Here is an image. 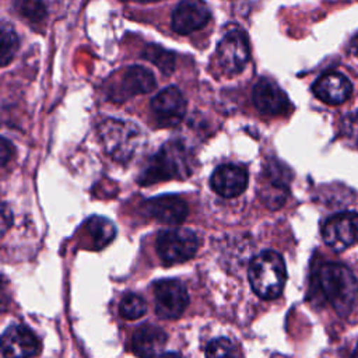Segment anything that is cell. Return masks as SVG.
Listing matches in <instances>:
<instances>
[{
	"label": "cell",
	"mask_w": 358,
	"mask_h": 358,
	"mask_svg": "<svg viewBox=\"0 0 358 358\" xmlns=\"http://www.w3.org/2000/svg\"><path fill=\"white\" fill-rule=\"evenodd\" d=\"M317 280L334 310L340 316H347L358 298V281L352 271L340 263H326L320 267Z\"/></svg>",
	"instance_id": "cell-1"
},
{
	"label": "cell",
	"mask_w": 358,
	"mask_h": 358,
	"mask_svg": "<svg viewBox=\"0 0 358 358\" xmlns=\"http://www.w3.org/2000/svg\"><path fill=\"white\" fill-rule=\"evenodd\" d=\"M190 165L187 150L178 141H169L147 161L137 180L141 186H148L155 182L185 178L192 172Z\"/></svg>",
	"instance_id": "cell-2"
},
{
	"label": "cell",
	"mask_w": 358,
	"mask_h": 358,
	"mask_svg": "<svg viewBox=\"0 0 358 358\" xmlns=\"http://www.w3.org/2000/svg\"><path fill=\"white\" fill-rule=\"evenodd\" d=\"M248 275L256 295L274 299L282 292L287 280L284 259L274 250H263L250 260Z\"/></svg>",
	"instance_id": "cell-3"
},
{
	"label": "cell",
	"mask_w": 358,
	"mask_h": 358,
	"mask_svg": "<svg viewBox=\"0 0 358 358\" xmlns=\"http://www.w3.org/2000/svg\"><path fill=\"white\" fill-rule=\"evenodd\" d=\"M99 138L103 150L115 161L127 162L144 144V134L129 120L106 119L99 124Z\"/></svg>",
	"instance_id": "cell-4"
},
{
	"label": "cell",
	"mask_w": 358,
	"mask_h": 358,
	"mask_svg": "<svg viewBox=\"0 0 358 358\" xmlns=\"http://www.w3.org/2000/svg\"><path fill=\"white\" fill-rule=\"evenodd\" d=\"M199 248L196 234L187 228L164 229L157 236V253L164 264L172 266L192 259Z\"/></svg>",
	"instance_id": "cell-5"
},
{
	"label": "cell",
	"mask_w": 358,
	"mask_h": 358,
	"mask_svg": "<svg viewBox=\"0 0 358 358\" xmlns=\"http://www.w3.org/2000/svg\"><path fill=\"white\" fill-rule=\"evenodd\" d=\"M155 313L161 319L179 317L189 303L187 289L179 280L164 278L154 284Z\"/></svg>",
	"instance_id": "cell-6"
},
{
	"label": "cell",
	"mask_w": 358,
	"mask_h": 358,
	"mask_svg": "<svg viewBox=\"0 0 358 358\" xmlns=\"http://www.w3.org/2000/svg\"><path fill=\"white\" fill-rule=\"evenodd\" d=\"M324 243L341 252L358 242V213L344 211L331 215L322 228Z\"/></svg>",
	"instance_id": "cell-7"
},
{
	"label": "cell",
	"mask_w": 358,
	"mask_h": 358,
	"mask_svg": "<svg viewBox=\"0 0 358 358\" xmlns=\"http://www.w3.org/2000/svg\"><path fill=\"white\" fill-rule=\"evenodd\" d=\"M220 67L229 74L241 73L249 60V45L246 35L239 28L229 29L217 46Z\"/></svg>",
	"instance_id": "cell-8"
},
{
	"label": "cell",
	"mask_w": 358,
	"mask_h": 358,
	"mask_svg": "<svg viewBox=\"0 0 358 358\" xmlns=\"http://www.w3.org/2000/svg\"><path fill=\"white\" fill-rule=\"evenodd\" d=\"M151 110L159 126H176L182 122L186 113L185 96L176 87L164 88L152 98Z\"/></svg>",
	"instance_id": "cell-9"
},
{
	"label": "cell",
	"mask_w": 358,
	"mask_h": 358,
	"mask_svg": "<svg viewBox=\"0 0 358 358\" xmlns=\"http://www.w3.org/2000/svg\"><path fill=\"white\" fill-rule=\"evenodd\" d=\"M253 103L266 116H282L291 109V102L285 92L268 78H260L255 84Z\"/></svg>",
	"instance_id": "cell-10"
},
{
	"label": "cell",
	"mask_w": 358,
	"mask_h": 358,
	"mask_svg": "<svg viewBox=\"0 0 358 358\" xmlns=\"http://www.w3.org/2000/svg\"><path fill=\"white\" fill-rule=\"evenodd\" d=\"M39 351V341L27 326L13 324L1 337V352L4 358H32Z\"/></svg>",
	"instance_id": "cell-11"
},
{
	"label": "cell",
	"mask_w": 358,
	"mask_h": 358,
	"mask_svg": "<svg viewBox=\"0 0 358 358\" xmlns=\"http://www.w3.org/2000/svg\"><path fill=\"white\" fill-rule=\"evenodd\" d=\"M210 20V10L203 0H182L172 13V29L187 35L203 28Z\"/></svg>",
	"instance_id": "cell-12"
},
{
	"label": "cell",
	"mask_w": 358,
	"mask_h": 358,
	"mask_svg": "<svg viewBox=\"0 0 358 358\" xmlns=\"http://www.w3.org/2000/svg\"><path fill=\"white\" fill-rule=\"evenodd\" d=\"M145 213L159 222L176 225L187 217V204L175 194H162L152 197L144 203Z\"/></svg>",
	"instance_id": "cell-13"
},
{
	"label": "cell",
	"mask_w": 358,
	"mask_h": 358,
	"mask_svg": "<svg viewBox=\"0 0 358 358\" xmlns=\"http://www.w3.org/2000/svg\"><path fill=\"white\" fill-rule=\"evenodd\" d=\"M213 190L222 197H236L248 187V172L234 164L220 165L211 175Z\"/></svg>",
	"instance_id": "cell-14"
},
{
	"label": "cell",
	"mask_w": 358,
	"mask_h": 358,
	"mask_svg": "<svg viewBox=\"0 0 358 358\" xmlns=\"http://www.w3.org/2000/svg\"><path fill=\"white\" fill-rule=\"evenodd\" d=\"M313 92L324 103L340 105L350 98L352 85L344 74L338 71H327L315 81Z\"/></svg>",
	"instance_id": "cell-15"
},
{
	"label": "cell",
	"mask_w": 358,
	"mask_h": 358,
	"mask_svg": "<svg viewBox=\"0 0 358 358\" xmlns=\"http://www.w3.org/2000/svg\"><path fill=\"white\" fill-rule=\"evenodd\" d=\"M166 344V333L155 324L140 326L131 337L133 352L138 358H155Z\"/></svg>",
	"instance_id": "cell-16"
},
{
	"label": "cell",
	"mask_w": 358,
	"mask_h": 358,
	"mask_svg": "<svg viewBox=\"0 0 358 358\" xmlns=\"http://www.w3.org/2000/svg\"><path fill=\"white\" fill-rule=\"evenodd\" d=\"M280 164H270L267 171V183L263 185L260 197L263 203L270 208H278L287 199V182L289 172L281 171Z\"/></svg>",
	"instance_id": "cell-17"
},
{
	"label": "cell",
	"mask_w": 358,
	"mask_h": 358,
	"mask_svg": "<svg viewBox=\"0 0 358 358\" xmlns=\"http://www.w3.org/2000/svg\"><path fill=\"white\" fill-rule=\"evenodd\" d=\"M154 74L143 66H130L123 71L119 95L122 99L137 94H148L155 88Z\"/></svg>",
	"instance_id": "cell-18"
},
{
	"label": "cell",
	"mask_w": 358,
	"mask_h": 358,
	"mask_svg": "<svg viewBox=\"0 0 358 358\" xmlns=\"http://www.w3.org/2000/svg\"><path fill=\"white\" fill-rule=\"evenodd\" d=\"M85 231L90 235L95 248L106 246L116 234V228L112 221L105 217L92 215L85 221Z\"/></svg>",
	"instance_id": "cell-19"
},
{
	"label": "cell",
	"mask_w": 358,
	"mask_h": 358,
	"mask_svg": "<svg viewBox=\"0 0 358 358\" xmlns=\"http://www.w3.org/2000/svg\"><path fill=\"white\" fill-rule=\"evenodd\" d=\"M143 57L155 64L164 74H171L175 69V53L158 45H147Z\"/></svg>",
	"instance_id": "cell-20"
},
{
	"label": "cell",
	"mask_w": 358,
	"mask_h": 358,
	"mask_svg": "<svg viewBox=\"0 0 358 358\" xmlns=\"http://www.w3.org/2000/svg\"><path fill=\"white\" fill-rule=\"evenodd\" d=\"M18 49V36L11 25L3 22L0 29V62L7 66Z\"/></svg>",
	"instance_id": "cell-21"
},
{
	"label": "cell",
	"mask_w": 358,
	"mask_h": 358,
	"mask_svg": "<svg viewBox=\"0 0 358 358\" xmlns=\"http://www.w3.org/2000/svg\"><path fill=\"white\" fill-rule=\"evenodd\" d=\"M120 316L127 320H134L141 317L145 313V302L144 299L133 292L126 294L119 303Z\"/></svg>",
	"instance_id": "cell-22"
},
{
	"label": "cell",
	"mask_w": 358,
	"mask_h": 358,
	"mask_svg": "<svg viewBox=\"0 0 358 358\" xmlns=\"http://www.w3.org/2000/svg\"><path fill=\"white\" fill-rule=\"evenodd\" d=\"M15 8L31 22H39L46 15V6L42 0H15Z\"/></svg>",
	"instance_id": "cell-23"
},
{
	"label": "cell",
	"mask_w": 358,
	"mask_h": 358,
	"mask_svg": "<svg viewBox=\"0 0 358 358\" xmlns=\"http://www.w3.org/2000/svg\"><path fill=\"white\" fill-rule=\"evenodd\" d=\"M206 358H235V348L231 340L218 337L206 347Z\"/></svg>",
	"instance_id": "cell-24"
},
{
	"label": "cell",
	"mask_w": 358,
	"mask_h": 358,
	"mask_svg": "<svg viewBox=\"0 0 358 358\" xmlns=\"http://www.w3.org/2000/svg\"><path fill=\"white\" fill-rule=\"evenodd\" d=\"M341 136L352 147H358V110L347 113L340 124Z\"/></svg>",
	"instance_id": "cell-25"
},
{
	"label": "cell",
	"mask_w": 358,
	"mask_h": 358,
	"mask_svg": "<svg viewBox=\"0 0 358 358\" xmlns=\"http://www.w3.org/2000/svg\"><path fill=\"white\" fill-rule=\"evenodd\" d=\"M13 154H14V147H13V144H10V143L7 141V138H3V140H1V165H3V166L8 162V159L11 158Z\"/></svg>",
	"instance_id": "cell-26"
},
{
	"label": "cell",
	"mask_w": 358,
	"mask_h": 358,
	"mask_svg": "<svg viewBox=\"0 0 358 358\" xmlns=\"http://www.w3.org/2000/svg\"><path fill=\"white\" fill-rule=\"evenodd\" d=\"M350 52L358 56V35L352 38V41H351V45H350Z\"/></svg>",
	"instance_id": "cell-27"
},
{
	"label": "cell",
	"mask_w": 358,
	"mask_h": 358,
	"mask_svg": "<svg viewBox=\"0 0 358 358\" xmlns=\"http://www.w3.org/2000/svg\"><path fill=\"white\" fill-rule=\"evenodd\" d=\"M159 358H182V357L179 354H176V352H166V354L161 355Z\"/></svg>",
	"instance_id": "cell-28"
},
{
	"label": "cell",
	"mask_w": 358,
	"mask_h": 358,
	"mask_svg": "<svg viewBox=\"0 0 358 358\" xmlns=\"http://www.w3.org/2000/svg\"><path fill=\"white\" fill-rule=\"evenodd\" d=\"M352 358H358V344H357V347H355V350L352 352Z\"/></svg>",
	"instance_id": "cell-29"
}]
</instances>
